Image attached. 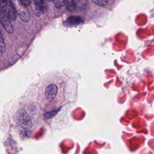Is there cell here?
Here are the masks:
<instances>
[{
    "mask_svg": "<svg viewBox=\"0 0 154 154\" xmlns=\"http://www.w3.org/2000/svg\"><path fill=\"white\" fill-rule=\"evenodd\" d=\"M0 13L13 22L16 19L17 11L11 0H0Z\"/></svg>",
    "mask_w": 154,
    "mask_h": 154,
    "instance_id": "1",
    "label": "cell"
},
{
    "mask_svg": "<svg viewBox=\"0 0 154 154\" xmlns=\"http://www.w3.org/2000/svg\"><path fill=\"white\" fill-rule=\"evenodd\" d=\"M16 122L20 128L24 130L30 129L32 125L31 118L29 114L23 109L17 111L16 115Z\"/></svg>",
    "mask_w": 154,
    "mask_h": 154,
    "instance_id": "2",
    "label": "cell"
},
{
    "mask_svg": "<svg viewBox=\"0 0 154 154\" xmlns=\"http://www.w3.org/2000/svg\"><path fill=\"white\" fill-rule=\"evenodd\" d=\"M58 93V87L54 84H49L45 90V97L46 101L52 102L56 97Z\"/></svg>",
    "mask_w": 154,
    "mask_h": 154,
    "instance_id": "3",
    "label": "cell"
},
{
    "mask_svg": "<svg viewBox=\"0 0 154 154\" xmlns=\"http://www.w3.org/2000/svg\"><path fill=\"white\" fill-rule=\"evenodd\" d=\"M17 7L16 8L17 11V14H18L19 18L25 22H26L29 19V13L26 8V7L17 1Z\"/></svg>",
    "mask_w": 154,
    "mask_h": 154,
    "instance_id": "4",
    "label": "cell"
},
{
    "mask_svg": "<svg viewBox=\"0 0 154 154\" xmlns=\"http://www.w3.org/2000/svg\"><path fill=\"white\" fill-rule=\"evenodd\" d=\"M84 20L80 16H70L63 23L66 26H75L83 23Z\"/></svg>",
    "mask_w": 154,
    "mask_h": 154,
    "instance_id": "5",
    "label": "cell"
},
{
    "mask_svg": "<svg viewBox=\"0 0 154 154\" xmlns=\"http://www.w3.org/2000/svg\"><path fill=\"white\" fill-rule=\"evenodd\" d=\"M34 7L33 8L34 12L35 15L40 16L43 13H44L46 8V5L44 0H33Z\"/></svg>",
    "mask_w": 154,
    "mask_h": 154,
    "instance_id": "6",
    "label": "cell"
},
{
    "mask_svg": "<svg viewBox=\"0 0 154 154\" xmlns=\"http://www.w3.org/2000/svg\"><path fill=\"white\" fill-rule=\"evenodd\" d=\"M0 20L2 25L6 30V31L8 33H12L14 31V28L13 24L11 23V21L8 20L2 13H0Z\"/></svg>",
    "mask_w": 154,
    "mask_h": 154,
    "instance_id": "7",
    "label": "cell"
},
{
    "mask_svg": "<svg viewBox=\"0 0 154 154\" xmlns=\"http://www.w3.org/2000/svg\"><path fill=\"white\" fill-rule=\"evenodd\" d=\"M75 8L79 10H84L87 5V0H73Z\"/></svg>",
    "mask_w": 154,
    "mask_h": 154,
    "instance_id": "8",
    "label": "cell"
},
{
    "mask_svg": "<svg viewBox=\"0 0 154 154\" xmlns=\"http://www.w3.org/2000/svg\"><path fill=\"white\" fill-rule=\"evenodd\" d=\"M65 4L67 8L70 11H73L75 9V6L73 2V0H64Z\"/></svg>",
    "mask_w": 154,
    "mask_h": 154,
    "instance_id": "9",
    "label": "cell"
},
{
    "mask_svg": "<svg viewBox=\"0 0 154 154\" xmlns=\"http://www.w3.org/2000/svg\"><path fill=\"white\" fill-rule=\"evenodd\" d=\"M5 43L4 41V38H3V35L2 32H1V36H0V51L1 53L3 54L5 52Z\"/></svg>",
    "mask_w": 154,
    "mask_h": 154,
    "instance_id": "10",
    "label": "cell"
},
{
    "mask_svg": "<svg viewBox=\"0 0 154 154\" xmlns=\"http://www.w3.org/2000/svg\"><path fill=\"white\" fill-rule=\"evenodd\" d=\"M92 1L94 4L98 6L103 7L107 5L108 0H92Z\"/></svg>",
    "mask_w": 154,
    "mask_h": 154,
    "instance_id": "11",
    "label": "cell"
},
{
    "mask_svg": "<svg viewBox=\"0 0 154 154\" xmlns=\"http://www.w3.org/2000/svg\"><path fill=\"white\" fill-rule=\"evenodd\" d=\"M54 4L57 8H61L65 5L64 0H54Z\"/></svg>",
    "mask_w": 154,
    "mask_h": 154,
    "instance_id": "12",
    "label": "cell"
},
{
    "mask_svg": "<svg viewBox=\"0 0 154 154\" xmlns=\"http://www.w3.org/2000/svg\"><path fill=\"white\" fill-rule=\"evenodd\" d=\"M20 3L23 4V5L27 7L31 4V0H17Z\"/></svg>",
    "mask_w": 154,
    "mask_h": 154,
    "instance_id": "13",
    "label": "cell"
},
{
    "mask_svg": "<svg viewBox=\"0 0 154 154\" xmlns=\"http://www.w3.org/2000/svg\"><path fill=\"white\" fill-rule=\"evenodd\" d=\"M47 1H49V2H50V1H52V0H47Z\"/></svg>",
    "mask_w": 154,
    "mask_h": 154,
    "instance_id": "14",
    "label": "cell"
}]
</instances>
